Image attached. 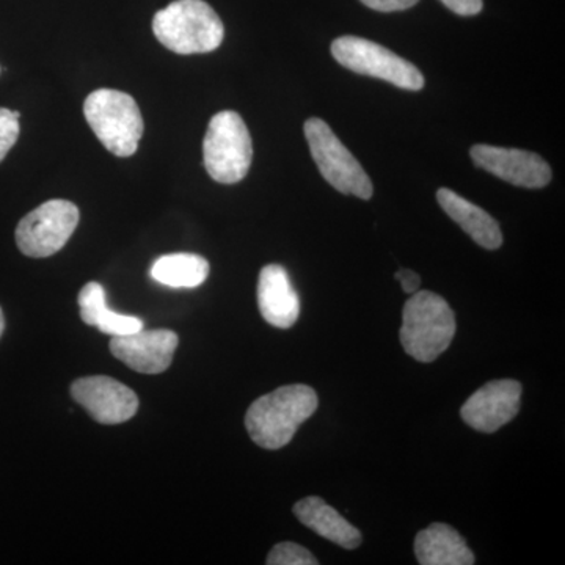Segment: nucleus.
Here are the masks:
<instances>
[{
    "instance_id": "nucleus-1",
    "label": "nucleus",
    "mask_w": 565,
    "mask_h": 565,
    "mask_svg": "<svg viewBox=\"0 0 565 565\" xmlns=\"http://www.w3.org/2000/svg\"><path fill=\"white\" fill-rule=\"evenodd\" d=\"M318 408V394L311 386L286 385L256 399L245 415V427L256 445L280 449L289 444Z\"/></svg>"
},
{
    "instance_id": "nucleus-2",
    "label": "nucleus",
    "mask_w": 565,
    "mask_h": 565,
    "mask_svg": "<svg viewBox=\"0 0 565 565\" xmlns=\"http://www.w3.org/2000/svg\"><path fill=\"white\" fill-rule=\"evenodd\" d=\"M152 32L174 54H206L221 46L225 29L203 0H174L152 18Z\"/></svg>"
},
{
    "instance_id": "nucleus-3",
    "label": "nucleus",
    "mask_w": 565,
    "mask_h": 565,
    "mask_svg": "<svg viewBox=\"0 0 565 565\" xmlns=\"http://www.w3.org/2000/svg\"><path fill=\"white\" fill-rule=\"evenodd\" d=\"M456 334L455 311L444 297L416 291L404 305L401 343L416 362H435L448 351Z\"/></svg>"
},
{
    "instance_id": "nucleus-4",
    "label": "nucleus",
    "mask_w": 565,
    "mask_h": 565,
    "mask_svg": "<svg viewBox=\"0 0 565 565\" xmlns=\"http://www.w3.org/2000/svg\"><path fill=\"white\" fill-rule=\"evenodd\" d=\"M85 120L99 141L118 158H129L143 136L139 104L128 93L99 88L84 103Z\"/></svg>"
},
{
    "instance_id": "nucleus-5",
    "label": "nucleus",
    "mask_w": 565,
    "mask_h": 565,
    "mask_svg": "<svg viewBox=\"0 0 565 565\" xmlns=\"http://www.w3.org/2000/svg\"><path fill=\"white\" fill-rule=\"evenodd\" d=\"M253 159L250 132L243 117L223 110L211 118L203 141V161L212 180L236 184L247 177Z\"/></svg>"
},
{
    "instance_id": "nucleus-6",
    "label": "nucleus",
    "mask_w": 565,
    "mask_h": 565,
    "mask_svg": "<svg viewBox=\"0 0 565 565\" xmlns=\"http://www.w3.org/2000/svg\"><path fill=\"white\" fill-rule=\"evenodd\" d=\"M303 131L316 166L330 185L356 199L370 200L373 196L371 178L326 121L310 118L305 122Z\"/></svg>"
},
{
    "instance_id": "nucleus-7",
    "label": "nucleus",
    "mask_w": 565,
    "mask_h": 565,
    "mask_svg": "<svg viewBox=\"0 0 565 565\" xmlns=\"http://www.w3.org/2000/svg\"><path fill=\"white\" fill-rule=\"evenodd\" d=\"M334 61L363 76L390 82L403 90L418 92L424 87L422 71L374 41L360 36H341L332 43Z\"/></svg>"
},
{
    "instance_id": "nucleus-8",
    "label": "nucleus",
    "mask_w": 565,
    "mask_h": 565,
    "mask_svg": "<svg viewBox=\"0 0 565 565\" xmlns=\"http://www.w3.org/2000/svg\"><path fill=\"white\" fill-rule=\"evenodd\" d=\"M81 212L66 200H51L29 212L17 226L18 248L29 258H47L61 252L79 225Z\"/></svg>"
},
{
    "instance_id": "nucleus-9",
    "label": "nucleus",
    "mask_w": 565,
    "mask_h": 565,
    "mask_svg": "<svg viewBox=\"0 0 565 565\" xmlns=\"http://www.w3.org/2000/svg\"><path fill=\"white\" fill-rule=\"evenodd\" d=\"M71 396L99 424L129 422L139 411V397L129 386L107 375L79 379L71 385Z\"/></svg>"
},
{
    "instance_id": "nucleus-10",
    "label": "nucleus",
    "mask_w": 565,
    "mask_h": 565,
    "mask_svg": "<svg viewBox=\"0 0 565 565\" xmlns=\"http://www.w3.org/2000/svg\"><path fill=\"white\" fill-rule=\"evenodd\" d=\"M470 154L476 166L519 188L541 189L552 181V169L535 152L475 145Z\"/></svg>"
},
{
    "instance_id": "nucleus-11",
    "label": "nucleus",
    "mask_w": 565,
    "mask_h": 565,
    "mask_svg": "<svg viewBox=\"0 0 565 565\" xmlns=\"http://www.w3.org/2000/svg\"><path fill=\"white\" fill-rule=\"evenodd\" d=\"M522 385L516 381H493L471 394L463 404L460 416L468 426L479 433H497L512 422L520 411Z\"/></svg>"
},
{
    "instance_id": "nucleus-12",
    "label": "nucleus",
    "mask_w": 565,
    "mask_h": 565,
    "mask_svg": "<svg viewBox=\"0 0 565 565\" xmlns=\"http://www.w3.org/2000/svg\"><path fill=\"white\" fill-rule=\"evenodd\" d=\"M178 344L180 338L172 330H140L111 338L110 352L137 373L161 374L172 364Z\"/></svg>"
},
{
    "instance_id": "nucleus-13",
    "label": "nucleus",
    "mask_w": 565,
    "mask_h": 565,
    "mask_svg": "<svg viewBox=\"0 0 565 565\" xmlns=\"http://www.w3.org/2000/svg\"><path fill=\"white\" fill-rule=\"evenodd\" d=\"M258 307L264 321L277 329H291L300 315V300L285 267H263L258 280Z\"/></svg>"
},
{
    "instance_id": "nucleus-14",
    "label": "nucleus",
    "mask_w": 565,
    "mask_h": 565,
    "mask_svg": "<svg viewBox=\"0 0 565 565\" xmlns=\"http://www.w3.org/2000/svg\"><path fill=\"white\" fill-rule=\"evenodd\" d=\"M438 204L441 210L449 215L463 230L476 244L487 248V250H497L503 245V233L500 225L492 215L476 204L468 202L459 193L440 189L437 192Z\"/></svg>"
},
{
    "instance_id": "nucleus-15",
    "label": "nucleus",
    "mask_w": 565,
    "mask_h": 565,
    "mask_svg": "<svg viewBox=\"0 0 565 565\" xmlns=\"http://www.w3.org/2000/svg\"><path fill=\"white\" fill-rule=\"evenodd\" d=\"M294 515L308 530L315 531L316 534L345 550H353L362 545V533L321 498H303L302 501L294 505Z\"/></svg>"
},
{
    "instance_id": "nucleus-16",
    "label": "nucleus",
    "mask_w": 565,
    "mask_h": 565,
    "mask_svg": "<svg viewBox=\"0 0 565 565\" xmlns=\"http://www.w3.org/2000/svg\"><path fill=\"white\" fill-rule=\"evenodd\" d=\"M415 555L422 565H473L475 555L462 535L445 523H433L415 539Z\"/></svg>"
},
{
    "instance_id": "nucleus-17",
    "label": "nucleus",
    "mask_w": 565,
    "mask_h": 565,
    "mask_svg": "<svg viewBox=\"0 0 565 565\" xmlns=\"http://www.w3.org/2000/svg\"><path fill=\"white\" fill-rule=\"evenodd\" d=\"M77 303L82 321L96 327L99 332L114 337H126L143 330V322L136 316L115 313L107 307L106 289L99 282L90 281L82 288Z\"/></svg>"
},
{
    "instance_id": "nucleus-18",
    "label": "nucleus",
    "mask_w": 565,
    "mask_h": 565,
    "mask_svg": "<svg viewBox=\"0 0 565 565\" xmlns=\"http://www.w3.org/2000/svg\"><path fill=\"white\" fill-rule=\"evenodd\" d=\"M210 275V263L193 253H173L156 259L151 277L170 288H196Z\"/></svg>"
},
{
    "instance_id": "nucleus-19",
    "label": "nucleus",
    "mask_w": 565,
    "mask_h": 565,
    "mask_svg": "<svg viewBox=\"0 0 565 565\" xmlns=\"http://www.w3.org/2000/svg\"><path fill=\"white\" fill-rule=\"evenodd\" d=\"M266 563L269 565H318L319 561L302 545L282 542V544L274 546Z\"/></svg>"
},
{
    "instance_id": "nucleus-20",
    "label": "nucleus",
    "mask_w": 565,
    "mask_h": 565,
    "mask_svg": "<svg viewBox=\"0 0 565 565\" xmlns=\"http://www.w3.org/2000/svg\"><path fill=\"white\" fill-rule=\"evenodd\" d=\"M20 111L0 107V162L7 158L20 137Z\"/></svg>"
},
{
    "instance_id": "nucleus-21",
    "label": "nucleus",
    "mask_w": 565,
    "mask_h": 565,
    "mask_svg": "<svg viewBox=\"0 0 565 565\" xmlns=\"http://www.w3.org/2000/svg\"><path fill=\"white\" fill-rule=\"evenodd\" d=\"M364 6L370 7L375 11H384V13H392V11H403L412 9L418 3V0H360Z\"/></svg>"
},
{
    "instance_id": "nucleus-22",
    "label": "nucleus",
    "mask_w": 565,
    "mask_h": 565,
    "mask_svg": "<svg viewBox=\"0 0 565 565\" xmlns=\"http://www.w3.org/2000/svg\"><path fill=\"white\" fill-rule=\"evenodd\" d=\"M441 2L459 17H475L482 10V0H441Z\"/></svg>"
},
{
    "instance_id": "nucleus-23",
    "label": "nucleus",
    "mask_w": 565,
    "mask_h": 565,
    "mask_svg": "<svg viewBox=\"0 0 565 565\" xmlns=\"http://www.w3.org/2000/svg\"><path fill=\"white\" fill-rule=\"evenodd\" d=\"M396 278L399 280L401 286H403L404 292L407 294H415L418 291L419 285H422V277L411 269H401L396 274Z\"/></svg>"
},
{
    "instance_id": "nucleus-24",
    "label": "nucleus",
    "mask_w": 565,
    "mask_h": 565,
    "mask_svg": "<svg viewBox=\"0 0 565 565\" xmlns=\"http://www.w3.org/2000/svg\"><path fill=\"white\" fill-rule=\"evenodd\" d=\"M3 329H6V319H3L2 308H0V337H2Z\"/></svg>"
}]
</instances>
